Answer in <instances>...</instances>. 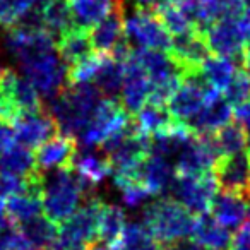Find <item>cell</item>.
Masks as SVG:
<instances>
[{
  "instance_id": "obj_41",
  "label": "cell",
  "mask_w": 250,
  "mask_h": 250,
  "mask_svg": "<svg viewBox=\"0 0 250 250\" xmlns=\"http://www.w3.org/2000/svg\"><path fill=\"white\" fill-rule=\"evenodd\" d=\"M235 118L243 129H245L247 137H249V143H250V101L238 104L235 108Z\"/></svg>"
},
{
  "instance_id": "obj_28",
  "label": "cell",
  "mask_w": 250,
  "mask_h": 250,
  "mask_svg": "<svg viewBox=\"0 0 250 250\" xmlns=\"http://www.w3.org/2000/svg\"><path fill=\"white\" fill-rule=\"evenodd\" d=\"M236 60L228 59V57L209 55L204 62L201 63L199 74L211 87L218 91H225L228 84L231 83L233 76L236 72Z\"/></svg>"
},
{
  "instance_id": "obj_46",
  "label": "cell",
  "mask_w": 250,
  "mask_h": 250,
  "mask_svg": "<svg viewBox=\"0 0 250 250\" xmlns=\"http://www.w3.org/2000/svg\"><path fill=\"white\" fill-rule=\"evenodd\" d=\"M86 250H110V249L104 245H96V243H94V245H91L89 249H86Z\"/></svg>"
},
{
  "instance_id": "obj_16",
  "label": "cell",
  "mask_w": 250,
  "mask_h": 250,
  "mask_svg": "<svg viewBox=\"0 0 250 250\" xmlns=\"http://www.w3.org/2000/svg\"><path fill=\"white\" fill-rule=\"evenodd\" d=\"M77 153L76 139L65 134H55L38 147L35 154L38 171H55L72 168L74 156Z\"/></svg>"
},
{
  "instance_id": "obj_22",
  "label": "cell",
  "mask_w": 250,
  "mask_h": 250,
  "mask_svg": "<svg viewBox=\"0 0 250 250\" xmlns=\"http://www.w3.org/2000/svg\"><path fill=\"white\" fill-rule=\"evenodd\" d=\"M67 4L72 12L74 24L91 29L115 9L124 7V0H67Z\"/></svg>"
},
{
  "instance_id": "obj_47",
  "label": "cell",
  "mask_w": 250,
  "mask_h": 250,
  "mask_svg": "<svg viewBox=\"0 0 250 250\" xmlns=\"http://www.w3.org/2000/svg\"><path fill=\"white\" fill-rule=\"evenodd\" d=\"M247 201H249V206H247V212H249V216H250V192L247 194Z\"/></svg>"
},
{
  "instance_id": "obj_36",
  "label": "cell",
  "mask_w": 250,
  "mask_h": 250,
  "mask_svg": "<svg viewBox=\"0 0 250 250\" xmlns=\"http://www.w3.org/2000/svg\"><path fill=\"white\" fill-rule=\"evenodd\" d=\"M106 53H98L91 52L89 55H86L84 59H81L79 62L72 63L70 69H67V84H84L94 81V76L100 70L103 59Z\"/></svg>"
},
{
  "instance_id": "obj_26",
  "label": "cell",
  "mask_w": 250,
  "mask_h": 250,
  "mask_svg": "<svg viewBox=\"0 0 250 250\" xmlns=\"http://www.w3.org/2000/svg\"><path fill=\"white\" fill-rule=\"evenodd\" d=\"M0 173L33 177V175H38L40 171L36 168V160L31 149L21 144H12L0 153Z\"/></svg>"
},
{
  "instance_id": "obj_37",
  "label": "cell",
  "mask_w": 250,
  "mask_h": 250,
  "mask_svg": "<svg viewBox=\"0 0 250 250\" xmlns=\"http://www.w3.org/2000/svg\"><path fill=\"white\" fill-rule=\"evenodd\" d=\"M115 178V185L120 190L122 201L125 206L129 208H137L141 206L144 201L151 197V192L147 190L146 185L141 182V178L137 177H113Z\"/></svg>"
},
{
  "instance_id": "obj_23",
  "label": "cell",
  "mask_w": 250,
  "mask_h": 250,
  "mask_svg": "<svg viewBox=\"0 0 250 250\" xmlns=\"http://www.w3.org/2000/svg\"><path fill=\"white\" fill-rule=\"evenodd\" d=\"M7 214L12 223H24L43 212V182L7 199Z\"/></svg>"
},
{
  "instance_id": "obj_13",
  "label": "cell",
  "mask_w": 250,
  "mask_h": 250,
  "mask_svg": "<svg viewBox=\"0 0 250 250\" xmlns=\"http://www.w3.org/2000/svg\"><path fill=\"white\" fill-rule=\"evenodd\" d=\"M231 118H233L231 104L228 103L226 98L221 96V91L211 87L208 93V98H206L204 106L185 125H187L195 136H212L221 127L229 124Z\"/></svg>"
},
{
  "instance_id": "obj_10",
  "label": "cell",
  "mask_w": 250,
  "mask_h": 250,
  "mask_svg": "<svg viewBox=\"0 0 250 250\" xmlns=\"http://www.w3.org/2000/svg\"><path fill=\"white\" fill-rule=\"evenodd\" d=\"M219 153L214 146L212 136H192L182 146L173 165L177 175H202L214 170Z\"/></svg>"
},
{
  "instance_id": "obj_44",
  "label": "cell",
  "mask_w": 250,
  "mask_h": 250,
  "mask_svg": "<svg viewBox=\"0 0 250 250\" xmlns=\"http://www.w3.org/2000/svg\"><path fill=\"white\" fill-rule=\"evenodd\" d=\"M242 60H243V69H245L247 72H250V38L247 40L245 46H243Z\"/></svg>"
},
{
  "instance_id": "obj_40",
  "label": "cell",
  "mask_w": 250,
  "mask_h": 250,
  "mask_svg": "<svg viewBox=\"0 0 250 250\" xmlns=\"http://www.w3.org/2000/svg\"><path fill=\"white\" fill-rule=\"evenodd\" d=\"M229 250H250V223L240 226L236 235L231 238Z\"/></svg>"
},
{
  "instance_id": "obj_17",
  "label": "cell",
  "mask_w": 250,
  "mask_h": 250,
  "mask_svg": "<svg viewBox=\"0 0 250 250\" xmlns=\"http://www.w3.org/2000/svg\"><path fill=\"white\" fill-rule=\"evenodd\" d=\"M151 83L146 70L136 62L132 55L125 60V77L122 84V106L136 115L149 100Z\"/></svg>"
},
{
  "instance_id": "obj_11",
  "label": "cell",
  "mask_w": 250,
  "mask_h": 250,
  "mask_svg": "<svg viewBox=\"0 0 250 250\" xmlns=\"http://www.w3.org/2000/svg\"><path fill=\"white\" fill-rule=\"evenodd\" d=\"M209 89H211V86L202 79L199 72L184 76L182 84L177 87V91L171 94V98L167 103L170 115L175 120L187 124L204 106Z\"/></svg>"
},
{
  "instance_id": "obj_12",
  "label": "cell",
  "mask_w": 250,
  "mask_h": 250,
  "mask_svg": "<svg viewBox=\"0 0 250 250\" xmlns=\"http://www.w3.org/2000/svg\"><path fill=\"white\" fill-rule=\"evenodd\" d=\"M9 125L12 127L14 139L18 141V144L28 147V149L40 147L45 141L59 134L53 118L43 110L19 113Z\"/></svg>"
},
{
  "instance_id": "obj_33",
  "label": "cell",
  "mask_w": 250,
  "mask_h": 250,
  "mask_svg": "<svg viewBox=\"0 0 250 250\" xmlns=\"http://www.w3.org/2000/svg\"><path fill=\"white\" fill-rule=\"evenodd\" d=\"M212 141H214V146L219 153V158L223 156H231V154L242 153L247 149V144H249V137L247 132L238 122H229L225 127L218 130V132L212 134Z\"/></svg>"
},
{
  "instance_id": "obj_38",
  "label": "cell",
  "mask_w": 250,
  "mask_h": 250,
  "mask_svg": "<svg viewBox=\"0 0 250 250\" xmlns=\"http://www.w3.org/2000/svg\"><path fill=\"white\" fill-rule=\"evenodd\" d=\"M225 93L228 103L235 104V106L250 101V72H247L245 69H236L235 76L225 89Z\"/></svg>"
},
{
  "instance_id": "obj_35",
  "label": "cell",
  "mask_w": 250,
  "mask_h": 250,
  "mask_svg": "<svg viewBox=\"0 0 250 250\" xmlns=\"http://www.w3.org/2000/svg\"><path fill=\"white\" fill-rule=\"evenodd\" d=\"M153 12L158 16L160 22L165 26V29H167L171 36H180V35H185V33L192 31V29H195L194 24L190 22V19L184 14V11L175 4L173 0H165V2H161Z\"/></svg>"
},
{
  "instance_id": "obj_18",
  "label": "cell",
  "mask_w": 250,
  "mask_h": 250,
  "mask_svg": "<svg viewBox=\"0 0 250 250\" xmlns=\"http://www.w3.org/2000/svg\"><path fill=\"white\" fill-rule=\"evenodd\" d=\"M139 178L153 195L163 194V192L170 190L171 184L177 178V170H175L171 160L149 153L141 167Z\"/></svg>"
},
{
  "instance_id": "obj_4",
  "label": "cell",
  "mask_w": 250,
  "mask_h": 250,
  "mask_svg": "<svg viewBox=\"0 0 250 250\" xmlns=\"http://www.w3.org/2000/svg\"><path fill=\"white\" fill-rule=\"evenodd\" d=\"M24 77L33 84L40 96L55 98L67 83V67L55 50L29 53L19 59Z\"/></svg>"
},
{
  "instance_id": "obj_34",
  "label": "cell",
  "mask_w": 250,
  "mask_h": 250,
  "mask_svg": "<svg viewBox=\"0 0 250 250\" xmlns=\"http://www.w3.org/2000/svg\"><path fill=\"white\" fill-rule=\"evenodd\" d=\"M115 250H161V247L160 242L144 225L129 223L125 225Z\"/></svg>"
},
{
  "instance_id": "obj_9",
  "label": "cell",
  "mask_w": 250,
  "mask_h": 250,
  "mask_svg": "<svg viewBox=\"0 0 250 250\" xmlns=\"http://www.w3.org/2000/svg\"><path fill=\"white\" fill-rule=\"evenodd\" d=\"M204 38L212 53L233 60H242L243 46L249 40V29L242 18L221 19L206 29Z\"/></svg>"
},
{
  "instance_id": "obj_25",
  "label": "cell",
  "mask_w": 250,
  "mask_h": 250,
  "mask_svg": "<svg viewBox=\"0 0 250 250\" xmlns=\"http://www.w3.org/2000/svg\"><path fill=\"white\" fill-rule=\"evenodd\" d=\"M57 48H59V57L62 59L63 63L72 65V63L79 62L81 59H84V57L93 52L89 40V29L72 26L63 35H60Z\"/></svg>"
},
{
  "instance_id": "obj_31",
  "label": "cell",
  "mask_w": 250,
  "mask_h": 250,
  "mask_svg": "<svg viewBox=\"0 0 250 250\" xmlns=\"http://www.w3.org/2000/svg\"><path fill=\"white\" fill-rule=\"evenodd\" d=\"M173 122L175 118L170 115L168 108L160 106V104L146 103L136 113L134 124H136L137 130L141 134H144L146 137H153L156 134H161L163 130H167Z\"/></svg>"
},
{
  "instance_id": "obj_51",
  "label": "cell",
  "mask_w": 250,
  "mask_h": 250,
  "mask_svg": "<svg viewBox=\"0 0 250 250\" xmlns=\"http://www.w3.org/2000/svg\"><path fill=\"white\" fill-rule=\"evenodd\" d=\"M0 250H2V249H0Z\"/></svg>"
},
{
  "instance_id": "obj_48",
  "label": "cell",
  "mask_w": 250,
  "mask_h": 250,
  "mask_svg": "<svg viewBox=\"0 0 250 250\" xmlns=\"http://www.w3.org/2000/svg\"><path fill=\"white\" fill-rule=\"evenodd\" d=\"M243 5H245L247 9H250V0H243Z\"/></svg>"
},
{
  "instance_id": "obj_2",
  "label": "cell",
  "mask_w": 250,
  "mask_h": 250,
  "mask_svg": "<svg viewBox=\"0 0 250 250\" xmlns=\"http://www.w3.org/2000/svg\"><path fill=\"white\" fill-rule=\"evenodd\" d=\"M194 225V214L173 199H156L144 209V226L153 233L158 242L167 245L190 238Z\"/></svg>"
},
{
  "instance_id": "obj_43",
  "label": "cell",
  "mask_w": 250,
  "mask_h": 250,
  "mask_svg": "<svg viewBox=\"0 0 250 250\" xmlns=\"http://www.w3.org/2000/svg\"><path fill=\"white\" fill-rule=\"evenodd\" d=\"M9 225H12V221L7 214V208H5L4 199H0V231L4 228H7Z\"/></svg>"
},
{
  "instance_id": "obj_45",
  "label": "cell",
  "mask_w": 250,
  "mask_h": 250,
  "mask_svg": "<svg viewBox=\"0 0 250 250\" xmlns=\"http://www.w3.org/2000/svg\"><path fill=\"white\" fill-rule=\"evenodd\" d=\"M48 250H86V249H81V247H76V245H69V243H62L57 240Z\"/></svg>"
},
{
  "instance_id": "obj_7",
  "label": "cell",
  "mask_w": 250,
  "mask_h": 250,
  "mask_svg": "<svg viewBox=\"0 0 250 250\" xmlns=\"http://www.w3.org/2000/svg\"><path fill=\"white\" fill-rule=\"evenodd\" d=\"M218 180L214 175H177L170 187L173 201L184 206L192 214H206L209 212L212 199L218 194Z\"/></svg>"
},
{
  "instance_id": "obj_15",
  "label": "cell",
  "mask_w": 250,
  "mask_h": 250,
  "mask_svg": "<svg viewBox=\"0 0 250 250\" xmlns=\"http://www.w3.org/2000/svg\"><path fill=\"white\" fill-rule=\"evenodd\" d=\"M214 177L221 190L245 195L250 192V161L247 151L223 156L214 167Z\"/></svg>"
},
{
  "instance_id": "obj_29",
  "label": "cell",
  "mask_w": 250,
  "mask_h": 250,
  "mask_svg": "<svg viewBox=\"0 0 250 250\" xmlns=\"http://www.w3.org/2000/svg\"><path fill=\"white\" fill-rule=\"evenodd\" d=\"M125 225L127 223H125L124 209L118 206L103 204L100 212V223H98V240L110 250H115Z\"/></svg>"
},
{
  "instance_id": "obj_14",
  "label": "cell",
  "mask_w": 250,
  "mask_h": 250,
  "mask_svg": "<svg viewBox=\"0 0 250 250\" xmlns=\"http://www.w3.org/2000/svg\"><path fill=\"white\" fill-rule=\"evenodd\" d=\"M170 57L182 67L185 76L188 74H197L201 69V63L211 55L204 35L192 29L185 35L171 38V46L168 50Z\"/></svg>"
},
{
  "instance_id": "obj_27",
  "label": "cell",
  "mask_w": 250,
  "mask_h": 250,
  "mask_svg": "<svg viewBox=\"0 0 250 250\" xmlns=\"http://www.w3.org/2000/svg\"><path fill=\"white\" fill-rule=\"evenodd\" d=\"M18 228L36 250H48L59 240V225L42 214L19 223Z\"/></svg>"
},
{
  "instance_id": "obj_24",
  "label": "cell",
  "mask_w": 250,
  "mask_h": 250,
  "mask_svg": "<svg viewBox=\"0 0 250 250\" xmlns=\"http://www.w3.org/2000/svg\"><path fill=\"white\" fill-rule=\"evenodd\" d=\"M192 236L204 250H226L231 243L229 229L219 225L212 216H208V212L195 218Z\"/></svg>"
},
{
  "instance_id": "obj_49",
  "label": "cell",
  "mask_w": 250,
  "mask_h": 250,
  "mask_svg": "<svg viewBox=\"0 0 250 250\" xmlns=\"http://www.w3.org/2000/svg\"><path fill=\"white\" fill-rule=\"evenodd\" d=\"M247 154H249V161H250V143L247 144Z\"/></svg>"
},
{
  "instance_id": "obj_39",
  "label": "cell",
  "mask_w": 250,
  "mask_h": 250,
  "mask_svg": "<svg viewBox=\"0 0 250 250\" xmlns=\"http://www.w3.org/2000/svg\"><path fill=\"white\" fill-rule=\"evenodd\" d=\"M33 5V0H0V26H16Z\"/></svg>"
},
{
  "instance_id": "obj_21",
  "label": "cell",
  "mask_w": 250,
  "mask_h": 250,
  "mask_svg": "<svg viewBox=\"0 0 250 250\" xmlns=\"http://www.w3.org/2000/svg\"><path fill=\"white\" fill-rule=\"evenodd\" d=\"M124 38V7L115 9L103 21L89 29V40L93 52L108 53Z\"/></svg>"
},
{
  "instance_id": "obj_6",
  "label": "cell",
  "mask_w": 250,
  "mask_h": 250,
  "mask_svg": "<svg viewBox=\"0 0 250 250\" xmlns=\"http://www.w3.org/2000/svg\"><path fill=\"white\" fill-rule=\"evenodd\" d=\"M103 204L104 202L98 197L86 199L81 208H77L69 218L60 223L59 242L81 249H89L94 245L98 240V223Z\"/></svg>"
},
{
  "instance_id": "obj_1",
  "label": "cell",
  "mask_w": 250,
  "mask_h": 250,
  "mask_svg": "<svg viewBox=\"0 0 250 250\" xmlns=\"http://www.w3.org/2000/svg\"><path fill=\"white\" fill-rule=\"evenodd\" d=\"M100 101L101 93L91 83L72 84L60 91L52 103V118L59 132L72 137L83 132Z\"/></svg>"
},
{
  "instance_id": "obj_3",
  "label": "cell",
  "mask_w": 250,
  "mask_h": 250,
  "mask_svg": "<svg viewBox=\"0 0 250 250\" xmlns=\"http://www.w3.org/2000/svg\"><path fill=\"white\" fill-rule=\"evenodd\" d=\"M81 195L83 190L72 168L55 170L43 180V212L48 219L60 225L79 208Z\"/></svg>"
},
{
  "instance_id": "obj_30",
  "label": "cell",
  "mask_w": 250,
  "mask_h": 250,
  "mask_svg": "<svg viewBox=\"0 0 250 250\" xmlns=\"http://www.w3.org/2000/svg\"><path fill=\"white\" fill-rule=\"evenodd\" d=\"M40 14H42L43 28L52 35L60 36L67 29L76 26L67 0H45L43 4H40Z\"/></svg>"
},
{
  "instance_id": "obj_32",
  "label": "cell",
  "mask_w": 250,
  "mask_h": 250,
  "mask_svg": "<svg viewBox=\"0 0 250 250\" xmlns=\"http://www.w3.org/2000/svg\"><path fill=\"white\" fill-rule=\"evenodd\" d=\"M125 77V62L115 59L111 55H104L100 70L94 76V84L98 91L106 98H115V94L122 89Z\"/></svg>"
},
{
  "instance_id": "obj_50",
  "label": "cell",
  "mask_w": 250,
  "mask_h": 250,
  "mask_svg": "<svg viewBox=\"0 0 250 250\" xmlns=\"http://www.w3.org/2000/svg\"><path fill=\"white\" fill-rule=\"evenodd\" d=\"M43 2H45V0H33V4H43Z\"/></svg>"
},
{
  "instance_id": "obj_19",
  "label": "cell",
  "mask_w": 250,
  "mask_h": 250,
  "mask_svg": "<svg viewBox=\"0 0 250 250\" xmlns=\"http://www.w3.org/2000/svg\"><path fill=\"white\" fill-rule=\"evenodd\" d=\"M72 168H76L77 184H79L83 192H87L93 187H96L111 173L110 158H103L96 153H91V151H84L81 154L76 153Z\"/></svg>"
},
{
  "instance_id": "obj_8",
  "label": "cell",
  "mask_w": 250,
  "mask_h": 250,
  "mask_svg": "<svg viewBox=\"0 0 250 250\" xmlns=\"http://www.w3.org/2000/svg\"><path fill=\"white\" fill-rule=\"evenodd\" d=\"M124 36L137 48L168 52L171 46V35L165 29L158 16L146 9H137L124 19Z\"/></svg>"
},
{
  "instance_id": "obj_5",
  "label": "cell",
  "mask_w": 250,
  "mask_h": 250,
  "mask_svg": "<svg viewBox=\"0 0 250 250\" xmlns=\"http://www.w3.org/2000/svg\"><path fill=\"white\" fill-rule=\"evenodd\" d=\"M130 124L129 111L115 98H101L93 117L81 132V144L84 147L101 146L111 134L125 129Z\"/></svg>"
},
{
  "instance_id": "obj_42",
  "label": "cell",
  "mask_w": 250,
  "mask_h": 250,
  "mask_svg": "<svg viewBox=\"0 0 250 250\" xmlns=\"http://www.w3.org/2000/svg\"><path fill=\"white\" fill-rule=\"evenodd\" d=\"M14 132H12V127L5 122L0 120V153L4 149H7L9 146L14 144Z\"/></svg>"
},
{
  "instance_id": "obj_20",
  "label": "cell",
  "mask_w": 250,
  "mask_h": 250,
  "mask_svg": "<svg viewBox=\"0 0 250 250\" xmlns=\"http://www.w3.org/2000/svg\"><path fill=\"white\" fill-rule=\"evenodd\" d=\"M211 214L216 221L226 229H236L243 225L247 216V201L245 195L235 192L221 190L214 195L211 204Z\"/></svg>"
}]
</instances>
